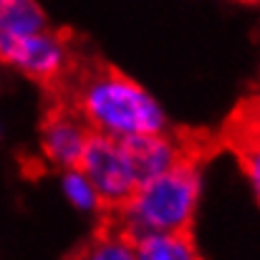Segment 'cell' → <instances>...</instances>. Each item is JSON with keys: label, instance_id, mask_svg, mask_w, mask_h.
<instances>
[{"label": "cell", "instance_id": "cell-10", "mask_svg": "<svg viewBox=\"0 0 260 260\" xmlns=\"http://www.w3.org/2000/svg\"><path fill=\"white\" fill-rule=\"evenodd\" d=\"M88 260H134V240L119 228V225H109L104 228L91 243L86 250L81 253Z\"/></svg>", "mask_w": 260, "mask_h": 260}, {"label": "cell", "instance_id": "cell-4", "mask_svg": "<svg viewBox=\"0 0 260 260\" xmlns=\"http://www.w3.org/2000/svg\"><path fill=\"white\" fill-rule=\"evenodd\" d=\"M79 167L93 182L104 207L111 210V212L119 210L139 184L137 172H134V167L126 157L121 139H114V137H106V134L91 132Z\"/></svg>", "mask_w": 260, "mask_h": 260}, {"label": "cell", "instance_id": "cell-2", "mask_svg": "<svg viewBox=\"0 0 260 260\" xmlns=\"http://www.w3.org/2000/svg\"><path fill=\"white\" fill-rule=\"evenodd\" d=\"M202 172L187 154L167 172L137 184L132 197L114 210L116 225L134 240L152 230H189L200 207Z\"/></svg>", "mask_w": 260, "mask_h": 260}, {"label": "cell", "instance_id": "cell-8", "mask_svg": "<svg viewBox=\"0 0 260 260\" xmlns=\"http://www.w3.org/2000/svg\"><path fill=\"white\" fill-rule=\"evenodd\" d=\"M43 28L48 18L38 0H0V36L20 38Z\"/></svg>", "mask_w": 260, "mask_h": 260}, {"label": "cell", "instance_id": "cell-9", "mask_svg": "<svg viewBox=\"0 0 260 260\" xmlns=\"http://www.w3.org/2000/svg\"><path fill=\"white\" fill-rule=\"evenodd\" d=\"M61 192L63 197L69 200V205L79 212H86V215H99L104 207L93 182L86 177V172L81 167H69V170H61Z\"/></svg>", "mask_w": 260, "mask_h": 260}, {"label": "cell", "instance_id": "cell-1", "mask_svg": "<svg viewBox=\"0 0 260 260\" xmlns=\"http://www.w3.org/2000/svg\"><path fill=\"white\" fill-rule=\"evenodd\" d=\"M71 106L84 116L91 132L114 139L170 129L162 104L147 88L106 66L79 76L71 88Z\"/></svg>", "mask_w": 260, "mask_h": 260}, {"label": "cell", "instance_id": "cell-6", "mask_svg": "<svg viewBox=\"0 0 260 260\" xmlns=\"http://www.w3.org/2000/svg\"><path fill=\"white\" fill-rule=\"evenodd\" d=\"M121 144L126 149V157H129L139 182L167 172L182 157L189 154L187 144L182 139H177L174 134H170V129L126 137V139H121Z\"/></svg>", "mask_w": 260, "mask_h": 260}, {"label": "cell", "instance_id": "cell-3", "mask_svg": "<svg viewBox=\"0 0 260 260\" xmlns=\"http://www.w3.org/2000/svg\"><path fill=\"white\" fill-rule=\"evenodd\" d=\"M0 61L43 86H53L71 71L74 51L63 33L43 28L20 38L0 36Z\"/></svg>", "mask_w": 260, "mask_h": 260}, {"label": "cell", "instance_id": "cell-11", "mask_svg": "<svg viewBox=\"0 0 260 260\" xmlns=\"http://www.w3.org/2000/svg\"><path fill=\"white\" fill-rule=\"evenodd\" d=\"M238 154H240V165L245 179L260 202V139L258 137H240L238 139Z\"/></svg>", "mask_w": 260, "mask_h": 260}, {"label": "cell", "instance_id": "cell-12", "mask_svg": "<svg viewBox=\"0 0 260 260\" xmlns=\"http://www.w3.org/2000/svg\"><path fill=\"white\" fill-rule=\"evenodd\" d=\"M243 137H258L260 139V116L253 121V124H245V129H243Z\"/></svg>", "mask_w": 260, "mask_h": 260}, {"label": "cell", "instance_id": "cell-5", "mask_svg": "<svg viewBox=\"0 0 260 260\" xmlns=\"http://www.w3.org/2000/svg\"><path fill=\"white\" fill-rule=\"evenodd\" d=\"M88 137L91 129L74 106H53L41 126V152L58 170L79 167Z\"/></svg>", "mask_w": 260, "mask_h": 260}, {"label": "cell", "instance_id": "cell-7", "mask_svg": "<svg viewBox=\"0 0 260 260\" xmlns=\"http://www.w3.org/2000/svg\"><path fill=\"white\" fill-rule=\"evenodd\" d=\"M139 260H194L197 245L189 230H152L134 238Z\"/></svg>", "mask_w": 260, "mask_h": 260}]
</instances>
